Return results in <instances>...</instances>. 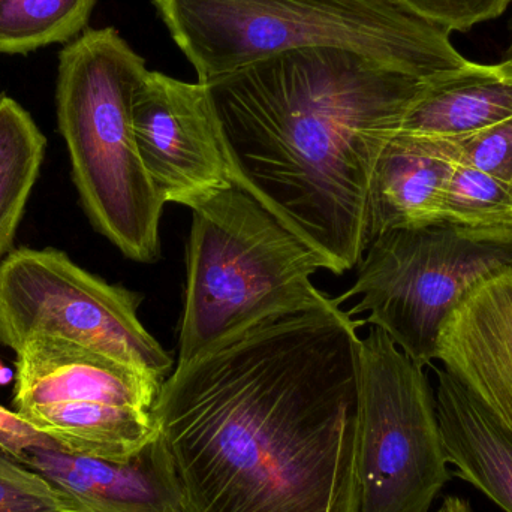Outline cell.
<instances>
[{
	"instance_id": "cell-1",
	"label": "cell",
	"mask_w": 512,
	"mask_h": 512,
	"mask_svg": "<svg viewBox=\"0 0 512 512\" xmlns=\"http://www.w3.org/2000/svg\"><path fill=\"white\" fill-rule=\"evenodd\" d=\"M361 324L286 313L177 364L153 418L183 512L358 511Z\"/></svg>"
},
{
	"instance_id": "cell-2",
	"label": "cell",
	"mask_w": 512,
	"mask_h": 512,
	"mask_svg": "<svg viewBox=\"0 0 512 512\" xmlns=\"http://www.w3.org/2000/svg\"><path fill=\"white\" fill-rule=\"evenodd\" d=\"M427 81L357 51L307 47L203 84L234 183L343 274L369 246L379 153Z\"/></svg>"
},
{
	"instance_id": "cell-3",
	"label": "cell",
	"mask_w": 512,
	"mask_h": 512,
	"mask_svg": "<svg viewBox=\"0 0 512 512\" xmlns=\"http://www.w3.org/2000/svg\"><path fill=\"white\" fill-rule=\"evenodd\" d=\"M200 83L283 51L339 47L433 80L465 68L450 33L390 0H152Z\"/></svg>"
},
{
	"instance_id": "cell-4",
	"label": "cell",
	"mask_w": 512,
	"mask_h": 512,
	"mask_svg": "<svg viewBox=\"0 0 512 512\" xmlns=\"http://www.w3.org/2000/svg\"><path fill=\"white\" fill-rule=\"evenodd\" d=\"M149 69L114 27L86 29L59 54L56 105L87 218L126 258H159L165 203L135 141L132 102Z\"/></svg>"
},
{
	"instance_id": "cell-5",
	"label": "cell",
	"mask_w": 512,
	"mask_h": 512,
	"mask_svg": "<svg viewBox=\"0 0 512 512\" xmlns=\"http://www.w3.org/2000/svg\"><path fill=\"white\" fill-rule=\"evenodd\" d=\"M191 210L177 364L273 316L339 306L310 280L327 261L236 183Z\"/></svg>"
},
{
	"instance_id": "cell-6",
	"label": "cell",
	"mask_w": 512,
	"mask_h": 512,
	"mask_svg": "<svg viewBox=\"0 0 512 512\" xmlns=\"http://www.w3.org/2000/svg\"><path fill=\"white\" fill-rule=\"evenodd\" d=\"M512 268V231L471 230L451 222L403 228L376 237L355 285L336 303L360 297L348 315L369 313L418 366L438 360L442 325L472 286Z\"/></svg>"
},
{
	"instance_id": "cell-7",
	"label": "cell",
	"mask_w": 512,
	"mask_h": 512,
	"mask_svg": "<svg viewBox=\"0 0 512 512\" xmlns=\"http://www.w3.org/2000/svg\"><path fill=\"white\" fill-rule=\"evenodd\" d=\"M448 466L424 367L370 328L360 349L357 512H429Z\"/></svg>"
},
{
	"instance_id": "cell-8",
	"label": "cell",
	"mask_w": 512,
	"mask_h": 512,
	"mask_svg": "<svg viewBox=\"0 0 512 512\" xmlns=\"http://www.w3.org/2000/svg\"><path fill=\"white\" fill-rule=\"evenodd\" d=\"M140 298L75 264L59 249L18 248L0 264V345L65 340L158 382L173 358L138 318Z\"/></svg>"
},
{
	"instance_id": "cell-9",
	"label": "cell",
	"mask_w": 512,
	"mask_h": 512,
	"mask_svg": "<svg viewBox=\"0 0 512 512\" xmlns=\"http://www.w3.org/2000/svg\"><path fill=\"white\" fill-rule=\"evenodd\" d=\"M135 141L165 204L191 209L233 185L206 84L147 72L132 102Z\"/></svg>"
},
{
	"instance_id": "cell-10",
	"label": "cell",
	"mask_w": 512,
	"mask_h": 512,
	"mask_svg": "<svg viewBox=\"0 0 512 512\" xmlns=\"http://www.w3.org/2000/svg\"><path fill=\"white\" fill-rule=\"evenodd\" d=\"M438 360L512 442V268L463 297L442 325Z\"/></svg>"
},
{
	"instance_id": "cell-11",
	"label": "cell",
	"mask_w": 512,
	"mask_h": 512,
	"mask_svg": "<svg viewBox=\"0 0 512 512\" xmlns=\"http://www.w3.org/2000/svg\"><path fill=\"white\" fill-rule=\"evenodd\" d=\"M15 412L54 403H104L153 411L161 382L59 339L30 340L15 352Z\"/></svg>"
},
{
	"instance_id": "cell-12",
	"label": "cell",
	"mask_w": 512,
	"mask_h": 512,
	"mask_svg": "<svg viewBox=\"0 0 512 512\" xmlns=\"http://www.w3.org/2000/svg\"><path fill=\"white\" fill-rule=\"evenodd\" d=\"M18 463L59 487L78 512H183L155 441L125 463L77 456L56 444L29 448Z\"/></svg>"
},
{
	"instance_id": "cell-13",
	"label": "cell",
	"mask_w": 512,
	"mask_h": 512,
	"mask_svg": "<svg viewBox=\"0 0 512 512\" xmlns=\"http://www.w3.org/2000/svg\"><path fill=\"white\" fill-rule=\"evenodd\" d=\"M454 162L444 141L396 132L382 147L370 180L367 240L403 228L441 224Z\"/></svg>"
},
{
	"instance_id": "cell-14",
	"label": "cell",
	"mask_w": 512,
	"mask_h": 512,
	"mask_svg": "<svg viewBox=\"0 0 512 512\" xmlns=\"http://www.w3.org/2000/svg\"><path fill=\"white\" fill-rule=\"evenodd\" d=\"M512 117V63L478 65L427 81L400 125L403 134L457 140Z\"/></svg>"
},
{
	"instance_id": "cell-15",
	"label": "cell",
	"mask_w": 512,
	"mask_h": 512,
	"mask_svg": "<svg viewBox=\"0 0 512 512\" xmlns=\"http://www.w3.org/2000/svg\"><path fill=\"white\" fill-rule=\"evenodd\" d=\"M436 375L439 426L454 475L512 512V442L447 370Z\"/></svg>"
},
{
	"instance_id": "cell-16",
	"label": "cell",
	"mask_w": 512,
	"mask_h": 512,
	"mask_svg": "<svg viewBox=\"0 0 512 512\" xmlns=\"http://www.w3.org/2000/svg\"><path fill=\"white\" fill-rule=\"evenodd\" d=\"M57 447L77 456L125 463L158 436L153 411L104 403H54L18 412Z\"/></svg>"
},
{
	"instance_id": "cell-17",
	"label": "cell",
	"mask_w": 512,
	"mask_h": 512,
	"mask_svg": "<svg viewBox=\"0 0 512 512\" xmlns=\"http://www.w3.org/2000/svg\"><path fill=\"white\" fill-rule=\"evenodd\" d=\"M47 146L29 111L0 93V264L12 251Z\"/></svg>"
},
{
	"instance_id": "cell-18",
	"label": "cell",
	"mask_w": 512,
	"mask_h": 512,
	"mask_svg": "<svg viewBox=\"0 0 512 512\" xmlns=\"http://www.w3.org/2000/svg\"><path fill=\"white\" fill-rule=\"evenodd\" d=\"M96 0H0V54L68 44L86 30Z\"/></svg>"
},
{
	"instance_id": "cell-19",
	"label": "cell",
	"mask_w": 512,
	"mask_h": 512,
	"mask_svg": "<svg viewBox=\"0 0 512 512\" xmlns=\"http://www.w3.org/2000/svg\"><path fill=\"white\" fill-rule=\"evenodd\" d=\"M442 221L471 230L512 231V185L454 162L442 200Z\"/></svg>"
},
{
	"instance_id": "cell-20",
	"label": "cell",
	"mask_w": 512,
	"mask_h": 512,
	"mask_svg": "<svg viewBox=\"0 0 512 512\" xmlns=\"http://www.w3.org/2000/svg\"><path fill=\"white\" fill-rule=\"evenodd\" d=\"M0 512H78L72 499L36 471L0 454Z\"/></svg>"
},
{
	"instance_id": "cell-21",
	"label": "cell",
	"mask_w": 512,
	"mask_h": 512,
	"mask_svg": "<svg viewBox=\"0 0 512 512\" xmlns=\"http://www.w3.org/2000/svg\"><path fill=\"white\" fill-rule=\"evenodd\" d=\"M448 158L512 185V117L478 134L442 140Z\"/></svg>"
},
{
	"instance_id": "cell-22",
	"label": "cell",
	"mask_w": 512,
	"mask_h": 512,
	"mask_svg": "<svg viewBox=\"0 0 512 512\" xmlns=\"http://www.w3.org/2000/svg\"><path fill=\"white\" fill-rule=\"evenodd\" d=\"M403 11L448 33L466 32L475 24L499 17L512 0H390Z\"/></svg>"
},
{
	"instance_id": "cell-23",
	"label": "cell",
	"mask_w": 512,
	"mask_h": 512,
	"mask_svg": "<svg viewBox=\"0 0 512 512\" xmlns=\"http://www.w3.org/2000/svg\"><path fill=\"white\" fill-rule=\"evenodd\" d=\"M51 444L56 442L36 430L18 412L9 411L0 405V454L18 462L21 454L29 448Z\"/></svg>"
},
{
	"instance_id": "cell-24",
	"label": "cell",
	"mask_w": 512,
	"mask_h": 512,
	"mask_svg": "<svg viewBox=\"0 0 512 512\" xmlns=\"http://www.w3.org/2000/svg\"><path fill=\"white\" fill-rule=\"evenodd\" d=\"M436 512H474L471 504L459 496H447L442 502L441 508Z\"/></svg>"
},
{
	"instance_id": "cell-25",
	"label": "cell",
	"mask_w": 512,
	"mask_h": 512,
	"mask_svg": "<svg viewBox=\"0 0 512 512\" xmlns=\"http://www.w3.org/2000/svg\"><path fill=\"white\" fill-rule=\"evenodd\" d=\"M12 378H14V373L6 369V367H3L2 363H0V384H8Z\"/></svg>"
},
{
	"instance_id": "cell-26",
	"label": "cell",
	"mask_w": 512,
	"mask_h": 512,
	"mask_svg": "<svg viewBox=\"0 0 512 512\" xmlns=\"http://www.w3.org/2000/svg\"><path fill=\"white\" fill-rule=\"evenodd\" d=\"M507 60H510V62L512 63V24H511V44H510V48H508Z\"/></svg>"
}]
</instances>
